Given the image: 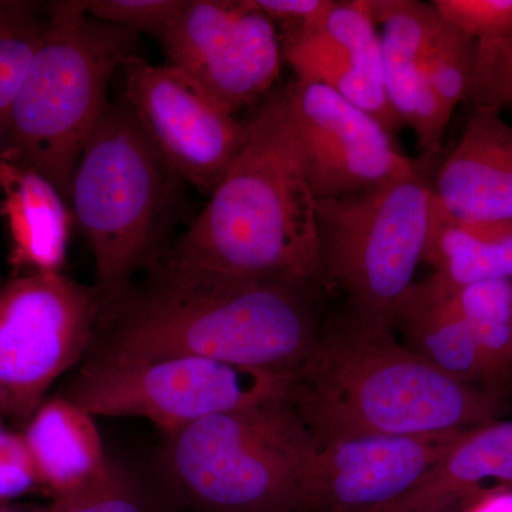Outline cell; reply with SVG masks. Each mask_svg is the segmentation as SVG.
Wrapping results in <instances>:
<instances>
[{"label": "cell", "instance_id": "cell-25", "mask_svg": "<svg viewBox=\"0 0 512 512\" xmlns=\"http://www.w3.org/2000/svg\"><path fill=\"white\" fill-rule=\"evenodd\" d=\"M477 40L441 20L423 60L424 76L450 116L466 101L477 62Z\"/></svg>", "mask_w": 512, "mask_h": 512}, {"label": "cell", "instance_id": "cell-26", "mask_svg": "<svg viewBox=\"0 0 512 512\" xmlns=\"http://www.w3.org/2000/svg\"><path fill=\"white\" fill-rule=\"evenodd\" d=\"M187 0H77L80 9L99 22L158 40L173 26Z\"/></svg>", "mask_w": 512, "mask_h": 512}, {"label": "cell", "instance_id": "cell-8", "mask_svg": "<svg viewBox=\"0 0 512 512\" xmlns=\"http://www.w3.org/2000/svg\"><path fill=\"white\" fill-rule=\"evenodd\" d=\"M292 379L207 357L137 363L83 360L59 396L94 417H141L170 434L208 417L284 399Z\"/></svg>", "mask_w": 512, "mask_h": 512}, {"label": "cell", "instance_id": "cell-13", "mask_svg": "<svg viewBox=\"0 0 512 512\" xmlns=\"http://www.w3.org/2000/svg\"><path fill=\"white\" fill-rule=\"evenodd\" d=\"M466 431L360 437L309 447L301 467L305 512H367L402 497Z\"/></svg>", "mask_w": 512, "mask_h": 512}, {"label": "cell", "instance_id": "cell-9", "mask_svg": "<svg viewBox=\"0 0 512 512\" xmlns=\"http://www.w3.org/2000/svg\"><path fill=\"white\" fill-rule=\"evenodd\" d=\"M99 316L96 288L62 272L18 275L0 286V380L20 429L52 384L86 359Z\"/></svg>", "mask_w": 512, "mask_h": 512}, {"label": "cell", "instance_id": "cell-12", "mask_svg": "<svg viewBox=\"0 0 512 512\" xmlns=\"http://www.w3.org/2000/svg\"><path fill=\"white\" fill-rule=\"evenodd\" d=\"M124 100L161 156L202 194L211 195L248 141V123L218 106L168 64L140 55L123 69Z\"/></svg>", "mask_w": 512, "mask_h": 512}, {"label": "cell", "instance_id": "cell-18", "mask_svg": "<svg viewBox=\"0 0 512 512\" xmlns=\"http://www.w3.org/2000/svg\"><path fill=\"white\" fill-rule=\"evenodd\" d=\"M512 487V421L467 430L402 497L367 512H447L476 495Z\"/></svg>", "mask_w": 512, "mask_h": 512}, {"label": "cell", "instance_id": "cell-32", "mask_svg": "<svg viewBox=\"0 0 512 512\" xmlns=\"http://www.w3.org/2000/svg\"><path fill=\"white\" fill-rule=\"evenodd\" d=\"M0 512H46V507H29L19 503H0Z\"/></svg>", "mask_w": 512, "mask_h": 512}, {"label": "cell", "instance_id": "cell-6", "mask_svg": "<svg viewBox=\"0 0 512 512\" xmlns=\"http://www.w3.org/2000/svg\"><path fill=\"white\" fill-rule=\"evenodd\" d=\"M286 397L167 434L156 471L178 512H305L312 441Z\"/></svg>", "mask_w": 512, "mask_h": 512}, {"label": "cell", "instance_id": "cell-30", "mask_svg": "<svg viewBox=\"0 0 512 512\" xmlns=\"http://www.w3.org/2000/svg\"><path fill=\"white\" fill-rule=\"evenodd\" d=\"M284 33L311 29L325 20L336 0H252Z\"/></svg>", "mask_w": 512, "mask_h": 512}, {"label": "cell", "instance_id": "cell-20", "mask_svg": "<svg viewBox=\"0 0 512 512\" xmlns=\"http://www.w3.org/2000/svg\"><path fill=\"white\" fill-rule=\"evenodd\" d=\"M22 433L43 493L52 500L80 490L109 468L93 414L59 394L40 404Z\"/></svg>", "mask_w": 512, "mask_h": 512}, {"label": "cell", "instance_id": "cell-5", "mask_svg": "<svg viewBox=\"0 0 512 512\" xmlns=\"http://www.w3.org/2000/svg\"><path fill=\"white\" fill-rule=\"evenodd\" d=\"M137 37L87 15L77 0L49 9L0 150L52 181L67 202L76 165L110 104L111 79L138 55Z\"/></svg>", "mask_w": 512, "mask_h": 512}, {"label": "cell", "instance_id": "cell-15", "mask_svg": "<svg viewBox=\"0 0 512 512\" xmlns=\"http://www.w3.org/2000/svg\"><path fill=\"white\" fill-rule=\"evenodd\" d=\"M382 40L384 87L402 126L412 128L423 156L437 157L451 116L424 76L423 60L441 25L433 3L369 0Z\"/></svg>", "mask_w": 512, "mask_h": 512}, {"label": "cell", "instance_id": "cell-17", "mask_svg": "<svg viewBox=\"0 0 512 512\" xmlns=\"http://www.w3.org/2000/svg\"><path fill=\"white\" fill-rule=\"evenodd\" d=\"M0 212L9 225L10 264L28 274H59L73 214L52 181L0 150Z\"/></svg>", "mask_w": 512, "mask_h": 512}, {"label": "cell", "instance_id": "cell-28", "mask_svg": "<svg viewBox=\"0 0 512 512\" xmlns=\"http://www.w3.org/2000/svg\"><path fill=\"white\" fill-rule=\"evenodd\" d=\"M441 19L477 42L512 36V0H433Z\"/></svg>", "mask_w": 512, "mask_h": 512}, {"label": "cell", "instance_id": "cell-10", "mask_svg": "<svg viewBox=\"0 0 512 512\" xmlns=\"http://www.w3.org/2000/svg\"><path fill=\"white\" fill-rule=\"evenodd\" d=\"M160 43L165 64L232 116L262 103L281 76L278 30L252 0H187Z\"/></svg>", "mask_w": 512, "mask_h": 512}, {"label": "cell", "instance_id": "cell-22", "mask_svg": "<svg viewBox=\"0 0 512 512\" xmlns=\"http://www.w3.org/2000/svg\"><path fill=\"white\" fill-rule=\"evenodd\" d=\"M46 512H178L158 477L110 460L109 468L74 493L53 498Z\"/></svg>", "mask_w": 512, "mask_h": 512}, {"label": "cell", "instance_id": "cell-1", "mask_svg": "<svg viewBox=\"0 0 512 512\" xmlns=\"http://www.w3.org/2000/svg\"><path fill=\"white\" fill-rule=\"evenodd\" d=\"M141 286L100 311L86 359L137 363L207 357L295 375L315 352L318 288L148 269Z\"/></svg>", "mask_w": 512, "mask_h": 512}, {"label": "cell", "instance_id": "cell-14", "mask_svg": "<svg viewBox=\"0 0 512 512\" xmlns=\"http://www.w3.org/2000/svg\"><path fill=\"white\" fill-rule=\"evenodd\" d=\"M279 42L296 80L329 87L390 136L403 127L384 87L382 40L369 0H336L318 26L284 33Z\"/></svg>", "mask_w": 512, "mask_h": 512}, {"label": "cell", "instance_id": "cell-27", "mask_svg": "<svg viewBox=\"0 0 512 512\" xmlns=\"http://www.w3.org/2000/svg\"><path fill=\"white\" fill-rule=\"evenodd\" d=\"M466 103L501 113L512 111V36L478 42L476 69Z\"/></svg>", "mask_w": 512, "mask_h": 512}, {"label": "cell", "instance_id": "cell-31", "mask_svg": "<svg viewBox=\"0 0 512 512\" xmlns=\"http://www.w3.org/2000/svg\"><path fill=\"white\" fill-rule=\"evenodd\" d=\"M12 414V402L5 384L0 380V420L10 419Z\"/></svg>", "mask_w": 512, "mask_h": 512}, {"label": "cell", "instance_id": "cell-23", "mask_svg": "<svg viewBox=\"0 0 512 512\" xmlns=\"http://www.w3.org/2000/svg\"><path fill=\"white\" fill-rule=\"evenodd\" d=\"M453 296L495 382H504L512 372V281L460 286Z\"/></svg>", "mask_w": 512, "mask_h": 512}, {"label": "cell", "instance_id": "cell-29", "mask_svg": "<svg viewBox=\"0 0 512 512\" xmlns=\"http://www.w3.org/2000/svg\"><path fill=\"white\" fill-rule=\"evenodd\" d=\"M40 491L42 483L22 430L9 429L0 420V503H18Z\"/></svg>", "mask_w": 512, "mask_h": 512}, {"label": "cell", "instance_id": "cell-2", "mask_svg": "<svg viewBox=\"0 0 512 512\" xmlns=\"http://www.w3.org/2000/svg\"><path fill=\"white\" fill-rule=\"evenodd\" d=\"M248 141L204 210L153 266L231 281L320 288L316 198L296 148L282 89L248 121Z\"/></svg>", "mask_w": 512, "mask_h": 512}, {"label": "cell", "instance_id": "cell-4", "mask_svg": "<svg viewBox=\"0 0 512 512\" xmlns=\"http://www.w3.org/2000/svg\"><path fill=\"white\" fill-rule=\"evenodd\" d=\"M184 185L124 97L110 103L76 165L69 198L73 220L92 249L100 309L165 254Z\"/></svg>", "mask_w": 512, "mask_h": 512}, {"label": "cell", "instance_id": "cell-3", "mask_svg": "<svg viewBox=\"0 0 512 512\" xmlns=\"http://www.w3.org/2000/svg\"><path fill=\"white\" fill-rule=\"evenodd\" d=\"M286 402L313 447L360 437L417 436L493 423V392L446 375L394 336L352 313L322 325Z\"/></svg>", "mask_w": 512, "mask_h": 512}, {"label": "cell", "instance_id": "cell-11", "mask_svg": "<svg viewBox=\"0 0 512 512\" xmlns=\"http://www.w3.org/2000/svg\"><path fill=\"white\" fill-rule=\"evenodd\" d=\"M284 92L303 174L316 201L349 197L412 173L420 158L400 153L386 128L319 83L295 80Z\"/></svg>", "mask_w": 512, "mask_h": 512}, {"label": "cell", "instance_id": "cell-16", "mask_svg": "<svg viewBox=\"0 0 512 512\" xmlns=\"http://www.w3.org/2000/svg\"><path fill=\"white\" fill-rule=\"evenodd\" d=\"M433 195L456 220L512 221V126L501 111L473 107L437 170Z\"/></svg>", "mask_w": 512, "mask_h": 512}, {"label": "cell", "instance_id": "cell-19", "mask_svg": "<svg viewBox=\"0 0 512 512\" xmlns=\"http://www.w3.org/2000/svg\"><path fill=\"white\" fill-rule=\"evenodd\" d=\"M393 330L421 359L460 382L494 386L473 332L454 301L453 288L431 275L416 282L394 313Z\"/></svg>", "mask_w": 512, "mask_h": 512}, {"label": "cell", "instance_id": "cell-24", "mask_svg": "<svg viewBox=\"0 0 512 512\" xmlns=\"http://www.w3.org/2000/svg\"><path fill=\"white\" fill-rule=\"evenodd\" d=\"M49 12L35 3L0 0V141L10 109L45 37Z\"/></svg>", "mask_w": 512, "mask_h": 512}, {"label": "cell", "instance_id": "cell-7", "mask_svg": "<svg viewBox=\"0 0 512 512\" xmlns=\"http://www.w3.org/2000/svg\"><path fill=\"white\" fill-rule=\"evenodd\" d=\"M436 157L421 156L412 173L373 190L316 201L325 285L348 295L352 315L393 329L416 281L429 232Z\"/></svg>", "mask_w": 512, "mask_h": 512}, {"label": "cell", "instance_id": "cell-21", "mask_svg": "<svg viewBox=\"0 0 512 512\" xmlns=\"http://www.w3.org/2000/svg\"><path fill=\"white\" fill-rule=\"evenodd\" d=\"M423 261L453 288L487 281H512V221L456 220L431 198Z\"/></svg>", "mask_w": 512, "mask_h": 512}]
</instances>
